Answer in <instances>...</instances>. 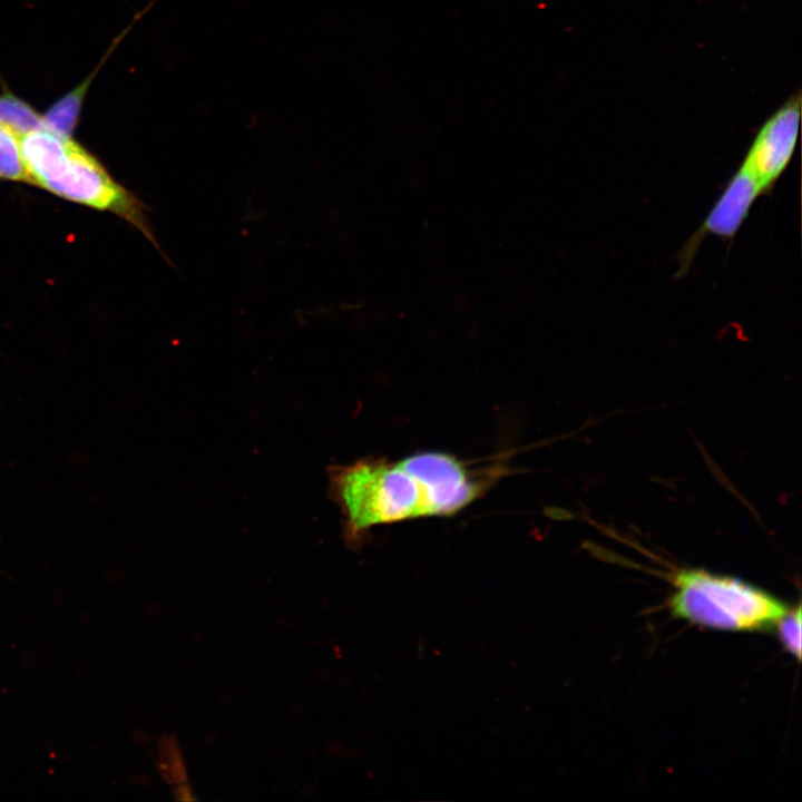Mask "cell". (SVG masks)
I'll return each instance as SVG.
<instances>
[{"label":"cell","instance_id":"obj_1","mask_svg":"<svg viewBox=\"0 0 802 802\" xmlns=\"http://www.w3.org/2000/svg\"><path fill=\"white\" fill-rule=\"evenodd\" d=\"M490 478L456 456L422 451L398 461L364 458L329 468V495L356 545L373 527L458 514L488 489Z\"/></svg>","mask_w":802,"mask_h":802},{"label":"cell","instance_id":"obj_2","mask_svg":"<svg viewBox=\"0 0 802 802\" xmlns=\"http://www.w3.org/2000/svg\"><path fill=\"white\" fill-rule=\"evenodd\" d=\"M18 141L28 182L72 202L119 215L160 251L146 214L148 207L80 146L46 128L26 134Z\"/></svg>","mask_w":802,"mask_h":802},{"label":"cell","instance_id":"obj_3","mask_svg":"<svg viewBox=\"0 0 802 802\" xmlns=\"http://www.w3.org/2000/svg\"><path fill=\"white\" fill-rule=\"evenodd\" d=\"M669 605L674 615L693 624L723 630L769 628L789 612L769 593L739 579L701 569H679Z\"/></svg>","mask_w":802,"mask_h":802},{"label":"cell","instance_id":"obj_4","mask_svg":"<svg viewBox=\"0 0 802 802\" xmlns=\"http://www.w3.org/2000/svg\"><path fill=\"white\" fill-rule=\"evenodd\" d=\"M801 117L800 92L790 97L760 127L741 165L769 194L781 178L794 154Z\"/></svg>","mask_w":802,"mask_h":802},{"label":"cell","instance_id":"obj_5","mask_svg":"<svg viewBox=\"0 0 802 802\" xmlns=\"http://www.w3.org/2000/svg\"><path fill=\"white\" fill-rule=\"evenodd\" d=\"M761 195L763 192L755 177L740 165L705 219L679 250L675 277L681 278L688 273L702 242L707 236L713 235L732 243Z\"/></svg>","mask_w":802,"mask_h":802},{"label":"cell","instance_id":"obj_6","mask_svg":"<svg viewBox=\"0 0 802 802\" xmlns=\"http://www.w3.org/2000/svg\"><path fill=\"white\" fill-rule=\"evenodd\" d=\"M95 74L84 80L77 88L57 101L42 118L43 127L55 135L70 139L77 125L81 102Z\"/></svg>","mask_w":802,"mask_h":802},{"label":"cell","instance_id":"obj_7","mask_svg":"<svg viewBox=\"0 0 802 802\" xmlns=\"http://www.w3.org/2000/svg\"><path fill=\"white\" fill-rule=\"evenodd\" d=\"M0 125L17 138L45 128L42 118L30 106L11 94L0 96Z\"/></svg>","mask_w":802,"mask_h":802},{"label":"cell","instance_id":"obj_8","mask_svg":"<svg viewBox=\"0 0 802 802\" xmlns=\"http://www.w3.org/2000/svg\"><path fill=\"white\" fill-rule=\"evenodd\" d=\"M0 178L28 180L18 138L0 125Z\"/></svg>","mask_w":802,"mask_h":802},{"label":"cell","instance_id":"obj_9","mask_svg":"<svg viewBox=\"0 0 802 802\" xmlns=\"http://www.w3.org/2000/svg\"><path fill=\"white\" fill-rule=\"evenodd\" d=\"M781 642L796 659L801 658V607L786 613L777 623Z\"/></svg>","mask_w":802,"mask_h":802}]
</instances>
